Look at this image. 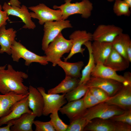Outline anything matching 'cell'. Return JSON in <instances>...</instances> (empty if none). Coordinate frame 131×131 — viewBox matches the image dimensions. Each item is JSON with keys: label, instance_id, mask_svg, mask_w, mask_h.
Segmentation results:
<instances>
[{"label": "cell", "instance_id": "obj_1", "mask_svg": "<svg viewBox=\"0 0 131 131\" xmlns=\"http://www.w3.org/2000/svg\"><path fill=\"white\" fill-rule=\"evenodd\" d=\"M28 77L25 73L16 71L10 64L0 71V92L3 94L13 91L20 95L28 94L29 87L23 83V80Z\"/></svg>", "mask_w": 131, "mask_h": 131}, {"label": "cell", "instance_id": "obj_2", "mask_svg": "<svg viewBox=\"0 0 131 131\" xmlns=\"http://www.w3.org/2000/svg\"><path fill=\"white\" fill-rule=\"evenodd\" d=\"M72 45V40H67L61 33L51 42L44 51L47 61L55 66L65 53L70 52Z\"/></svg>", "mask_w": 131, "mask_h": 131}, {"label": "cell", "instance_id": "obj_3", "mask_svg": "<svg viewBox=\"0 0 131 131\" xmlns=\"http://www.w3.org/2000/svg\"><path fill=\"white\" fill-rule=\"evenodd\" d=\"M72 0H65V3L60 6L54 5V9H58L62 12V20H66L70 16L76 14L87 19L90 16L93 9L92 3L89 0H82L80 2L71 3Z\"/></svg>", "mask_w": 131, "mask_h": 131}, {"label": "cell", "instance_id": "obj_4", "mask_svg": "<svg viewBox=\"0 0 131 131\" xmlns=\"http://www.w3.org/2000/svg\"><path fill=\"white\" fill-rule=\"evenodd\" d=\"M117 106L105 102H101L87 108L79 117H83L89 121L96 118L108 119L122 114L125 111V110Z\"/></svg>", "mask_w": 131, "mask_h": 131}, {"label": "cell", "instance_id": "obj_5", "mask_svg": "<svg viewBox=\"0 0 131 131\" xmlns=\"http://www.w3.org/2000/svg\"><path fill=\"white\" fill-rule=\"evenodd\" d=\"M11 57L13 61L19 62L21 58L25 60V65L29 66L33 62L45 66L48 64L46 56H40L30 51L19 42L14 41L11 47Z\"/></svg>", "mask_w": 131, "mask_h": 131}, {"label": "cell", "instance_id": "obj_6", "mask_svg": "<svg viewBox=\"0 0 131 131\" xmlns=\"http://www.w3.org/2000/svg\"><path fill=\"white\" fill-rule=\"evenodd\" d=\"M68 20L47 22L44 24V35L42 40L41 48L44 51L49 43L61 33L64 29L72 27Z\"/></svg>", "mask_w": 131, "mask_h": 131}, {"label": "cell", "instance_id": "obj_7", "mask_svg": "<svg viewBox=\"0 0 131 131\" xmlns=\"http://www.w3.org/2000/svg\"><path fill=\"white\" fill-rule=\"evenodd\" d=\"M28 8L33 11L30 12L32 18L38 19L41 25L48 22L62 20V12L60 10L51 9L44 3H40L36 6L30 7Z\"/></svg>", "mask_w": 131, "mask_h": 131}, {"label": "cell", "instance_id": "obj_8", "mask_svg": "<svg viewBox=\"0 0 131 131\" xmlns=\"http://www.w3.org/2000/svg\"><path fill=\"white\" fill-rule=\"evenodd\" d=\"M84 130L91 131H131V126L127 124L98 118L90 121Z\"/></svg>", "mask_w": 131, "mask_h": 131}, {"label": "cell", "instance_id": "obj_9", "mask_svg": "<svg viewBox=\"0 0 131 131\" xmlns=\"http://www.w3.org/2000/svg\"><path fill=\"white\" fill-rule=\"evenodd\" d=\"M37 89L42 95L44 101V106L42 115L47 116L54 112L58 111L67 102L65 95L49 94L46 93L45 89L42 87H39Z\"/></svg>", "mask_w": 131, "mask_h": 131}, {"label": "cell", "instance_id": "obj_10", "mask_svg": "<svg viewBox=\"0 0 131 131\" xmlns=\"http://www.w3.org/2000/svg\"><path fill=\"white\" fill-rule=\"evenodd\" d=\"M85 84L90 88H99L106 92L110 97L115 94L123 86L122 83L110 79L90 76Z\"/></svg>", "mask_w": 131, "mask_h": 131}, {"label": "cell", "instance_id": "obj_11", "mask_svg": "<svg viewBox=\"0 0 131 131\" xmlns=\"http://www.w3.org/2000/svg\"><path fill=\"white\" fill-rule=\"evenodd\" d=\"M123 33L121 28L113 25H99L92 34L94 41L112 42L118 35Z\"/></svg>", "mask_w": 131, "mask_h": 131}, {"label": "cell", "instance_id": "obj_12", "mask_svg": "<svg viewBox=\"0 0 131 131\" xmlns=\"http://www.w3.org/2000/svg\"><path fill=\"white\" fill-rule=\"evenodd\" d=\"M2 8L8 16L12 15L20 18L24 24L23 28L34 29L36 27L35 23L32 20L28 8L25 5H23L20 7H18L11 6L5 2Z\"/></svg>", "mask_w": 131, "mask_h": 131}, {"label": "cell", "instance_id": "obj_13", "mask_svg": "<svg viewBox=\"0 0 131 131\" xmlns=\"http://www.w3.org/2000/svg\"><path fill=\"white\" fill-rule=\"evenodd\" d=\"M69 38L72 41V45L69 54L64 58V61H67L75 54L78 53L83 55L85 49L82 47L86 42L92 40V34L87 32L86 30H76L69 36Z\"/></svg>", "mask_w": 131, "mask_h": 131}, {"label": "cell", "instance_id": "obj_14", "mask_svg": "<svg viewBox=\"0 0 131 131\" xmlns=\"http://www.w3.org/2000/svg\"><path fill=\"white\" fill-rule=\"evenodd\" d=\"M105 102L125 110L131 109V85H123L115 94Z\"/></svg>", "mask_w": 131, "mask_h": 131}, {"label": "cell", "instance_id": "obj_15", "mask_svg": "<svg viewBox=\"0 0 131 131\" xmlns=\"http://www.w3.org/2000/svg\"><path fill=\"white\" fill-rule=\"evenodd\" d=\"M26 113H32L29 106L28 95L16 103L9 112L0 118V126L18 118Z\"/></svg>", "mask_w": 131, "mask_h": 131}, {"label": "cell", "instance_id": "obj_16", "mask_svg": "<svg viewBox=\"0 0 131 131\" xmlns=\"http://www.w3.org/2000/svg\"><path fill=\"white\" fill-rule=\"evenodd\" d=\"M116 72L101 63L96 64L91 73L92 76L113 80L125 86L130 84L123 76L119 75Z\"/></svg>", "mask_w": 131, "mask_h": 131}, {"label": "cell", "instance_id": "obj_17", "mask_svg": "<svg viewBox=\"0 0 131 131\" xmlns=\"http://www.w3.org/2000/svg\"><path fill=\"white\" fill-rule=\"evenodd\" d=\"M28 100L29 106L36 117L42 115L44 101L42 96L37 89L31 85L29 87Z\"/></svg>", "mask_w": 131, "mask_h": 131}, {"label": "cell", "instance_id": "obj_18", "mask_svg": "<svg viewBox=\"0 0 131 131\" xmlns=\"http://www.w3.org/2000/svg\"><path fill=\"white\" fill-rule=\"evenodd\" d=\"M92 53L96 64H104L112 49L111 42L94 41L91 43Z\"/></svg>", "mask_w": 131, "mask_h": 131}, {"label": "cell", "instance_id": "obj_19", "mask_svg": "<svg viewBox=\"0 0 131 131\" xmlns=\"http://www.w3.org/2000/svg\"><path fill=\"white\" fill-rule=\"evenodd\" d=\"M16 31L12 28L7 29L6 26L0 28V54H11V47L16 36Z\"/></svg>", "mask_w": 131, "mask_h": 131}, {"label": "cell", "instance_id": "obj_20", "mask_svg": "<svg viewBox=\"0 0 131 131\" xmlns=\"http://www.w3.org/2000/svg\"><path fill=\"white\" fill-rule=\"evenodd\" d=\"M86 109L84 105L83 98L68 102L59 111L62 114L66 115L70 122L79 116Z\"/></svg>", "mask_w": 131, "mask_h": 131}, {"label": "cell", "instance_id": "obj_21", "mask_svg": "<svg viewBox=\"0 0 131 131\" xmlns=\"http://www.w3.org/2000/svg\"><path fill=\"white\" fill-rule=\"evenodd\" d=\"M28 94L20 95L10 91L5 94L0 95V118L7 115L16 103Z\"/></svg>", "mask_w": 131, "mask_h": 131}, {"label": "cell", "instance_id": "obj_22", "mask_svg": "<svg viewBox=\"0 0 131 131\" xmlns=\"http://www.w3.org/2000/svg\"><path fill=\"white\" fill-rule=\"evenodd\" d=\"M130 63L112 47V51L104 64L116 72L121 71L128 68Z\"/></svg>", "mask_w": 131, "mask_h": 131}, {"label": "cell", "instance_id": "obj_23", "mask_svg": "<svg viewBox=\"0 0 131 131\" xmlns=\"http://www.w3.org/2000/svg\"><path fill=\"white\" fill-rule=\"evenodd\" d=\"M111 43L113 48L128 60L126 54H131V40L129 36L123 33L117 36Z\"/></svg>", "mask_w": 131, "mask_h": 131}, {"label": "cell", "instance_id": "obj_24", "mask_svg": "<svg viewBox=\"0 0 131 131\" xmlns=\"http://www.w3.org/2000/svg\"><path fill=\"white\" fill-rule=\"evenodd\" d=\"M36 117L33 113L24 114L18 118L10 122L13 124L10 131H33L32 126Z\"/></svg>", "mask_w": 131, "mask_h": 131}, {"label": "cell", "instance_id": "obj_25", "mask_svg": "<svg viewBox=\"0 0 131 131\" xmlns=\"http://www.w3.org/2000/svg\"><path fill=\"white\" fill-rule=\"evenodd\" d=\"M80 80L78 78L66 76L65 79L57 85L48 90L49 94H63L68 93L78 85Z\"/></svg>", "mask_w": 131, "mask_h": 131}, {"label": "cell", "instance_id": "obj_26", "mask_svg": "<svg viewBox=\"0 0 131 131\" xmlns=\"http://www.w3.org/2000/svg\"><path fill=\"white\" fill-rule=\"evenodd\" d=\"M57 65L64 70L66 76L77 78H81V71L84 65L82 61L72 63L63 61L60 59L58 61Z\"/></svg>", "mask_w": 131, "mask_h": 131}, {"label": "cell", "instance_id": "obj_27", "mask_svg": "<svg viewBox=\"0 0 131 131\" xmlns=\"http://www.w3.org/2000/svg\"><path fill=\"white\" fill-rule=\"evenodd\" d=\"M87 48L89 53V59L88 64L82 70L81 77L78 85L85 84L90 79L91 73L96 64L92 53L91 41L85 42L83 44Z\"/></svg>", "mask_w": 131, "mask_h": 131}, {"label": "cell", "instance_id": "obj_28", "mask_svg": "<svg viewBox=\"0 0 131 131\" xmlns=\"http://www.w3.org/2000/svg\"><path fill=\"white\" fill-rule=\"evenodd\" d=\"M89 89L85 84L78 85L74 89L66 94L65 98L68 102L79 99L84 96Z\"/></svg>", "mask_w": 131, "mask_h": 131}, {"label": "cell", "instance_id": "obj_29", "mask_svg": "<svg viewBox=\"0 0 131 131\" xmlns=\"http://www.w3.org/2000/svg\"><path fill=\"white\" fill-rule=\"evenodd\" d=\"M90 121L79 116L70 121L66 131H82Z\"/></svg>", "mask_w": 131, "mask_h": 131}, {"label": "cell", "instance_id": "obj_30", "mask_svg": "<svg viewBox=\"0 0 131 131\" xmlns=\"http://www.w3.org/2000/svg\"><path fill=\"white\" fill-rule=\"evenodd\" d=\"M115 1L113 10L117 16H129L130 15V8L123 0H115Z\"/></svg>", "mask_w": 131, "mask_h": 131}, {"label": "cell", "instance_id": "obj_31", "mask_svg": "<svg viewBox=\"0 0 131 131\" xmlns=\"http://www.w3.org/2000/svg\"><path fill=\"white\" fill-rule=\"evenodd\" d=\"M58 111L51 114L50 120L56 131H66L68 125L64 122L58 116Z\"/></svg>", "mask_w": 131, "mask_h": 131}, {"label": "cell", "instance_id": "obj_32", "mask_svg": "<svg viewBox=\"0 0 131 131\" xmlns=\"http://www.w3.org/2000/svg\"><path fill=\"white\" fill-rule=\"evenodd\" d=\"M84 105L86 109L101 103L92 93L89 89L83 97Z\"/></svg>", "mask_w": 131, "mask_h": 131}, {"label": "cell", "instance_id": "obj_33", "mask_svg": "<svg viewBox=\"0 0 131 131\" xmlns=\"http://www.w3.org/2000/svg\"><path fill=\"white\" fill-rule=\"evenodd\" d=\"M113 121L118 122L131 125V109L125 110L121 114L115 116L110 118Z\"/></svg>", "mask_w": 131, "mask_h": 131}, {"label": "cell", "instance_id": "obj_34", "mask_svg": "<svg viewBox=\"0 0 131 131\" xmlns=\"http://www.w3.org/2000/svg\"><path fill=\"white\" fill-rule=\"evenodd\" d=\"M89 90L94 96L101 102H105L110 97L106 92L99 88L91 87L89 88Z\"/></svg>", "mask_w": 131, "mask_h": 131}, {"label": "cell", "instance_id": "obj_35", "mask_svg": "<svg viewBox=\"0 0 131 131\" xmlns=\"http://www.w3.org/2000/svg\"><path fill=\"white\" fill-rule=\"evenodd\" d=\"M35 131H56L50 121L43 122L39 120L34 121Z\"/></svg>", "mask_w": 131, "mask_h": 131}, {"label": "cell", "instance_id": "obj_36", "mask_svg": "<svg viewBox=\"0 0 131 131\" xmlns=\"http://www.w3.org/2000/svg\"><path fill=\"white\" fill-rule=\"evenodd\" d=\"M2 6L0 4V28L6 26L7 24V21L9 19L7 14L5 11L2 10Z\"/></svg>", "mask_w": 131, "mask_h": 131}, {"label": "cell", "instance_id": "obj_37", "mask_svg": "<svg viewBox=\"0 0 131 131\" xmlns=\"http://www.w3.org/2000/svg\"><path fill=\"white\" fill-rule=\"evenodd\" d=\"M8 3L9 5L12 6L20 7L21 6V2L18 0H10L8 2Z\"/></svg>", "mask_w": 131, "mask_h": 131}, {"label": "cell", "instance_id": "obj_38", "mask_svg": "<svg viewBox=\"0 0 131 131\" xmlns=\"http://www.w3.org/2000/svg\"><path fill=\"white\" fill-rule=\"evenodd\" d=\"M7 125L5 126L0 127V131H10V128L13 124L11 122L7 124Z\"/></svg>", "mask_w": 131, "mask_h": 131}, {"label": "cell", "instance_id": "obj_39", "mask_svg": "<svg viewBox=\"0 0 131 131\" xmlns=\"http://www.w3.org/2000/svg\"><path fill=\"white\" fill-rule=\"evenodd\" d=\"M123 76L127 82L131 84V73L130 72H125Z\"/></svg>", "mask_w": 131, "mask_h": 131}, {"label": "cell", "instance_id": "obj_40", "mask_svg": "<svg viewBox=\"0 0 131 131\" xmlns=\"http://www.w3.org/2000/svg\"><path fill=\"white\" fill-rule=\"evenodd\" d=\"M123 0L131 8V0Z\"/></svg>", "mask_w": 131, "mask_h": 131}, {"label": "cell", "instance_id": "obj_41", "mask_svg": "<svg viewBox=\"0 0 131 131\" xmlns=\"http://www.w3.org/2000/svg\"><path fill=\"white\" fill-rule=\"evenodd\" d=\"M7 65L3 66H0V71L6 68Z\"/></svg>", "mask_w": 131, "mask_h": 131}, {"label": "cell", "instance_id": "obj_42", "mask_svg": "<svg viewBox=\"0 0 131 131\" xmlns=\"http://www.w3.org/2000/svg\"><path fill=\"white\" fill-rule=\"evenodd\" d=\"M109 2H112L114 0H107Z\"/></svg>", "mask_w": 131, "mask_h": 131}]
</instances>
